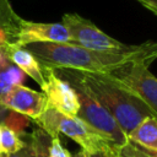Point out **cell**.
I'll return each instance as SVG.
<instances>
[{
	"mask_svg": "<svg viewBox=\"0 0 157 157\" xmlns=\"http://www.w3.org/2000/svg\"><path fill=\"white\" fill-rule=\"evenodd\" d=\"M40 64L96 74H113L135 64L151 65L157 60V40L126 44L113 52H96L72 43H34L25 47Z\"/></svg>",
	"mask_w": 157,
	"mask_h": 157,
	"instance_id": "cell-1",
	"label": "cell"
},
{
	"mask_svg": "<svg viewBox=\"0 0 157 157\" xmlns=\"http://www.w3.org/2000/svg\"><path fill=\"white\" fill-rule=\"evenodd\" d=\"M55 72L69 82L82 86L94 97L117 120L123 131H132L146 117H153L150 109L135 96L118 83L108 74H96L70 69H54Z\"/></svg>",
	"mask_w": 157,
	"mask_h": 157,
	"instance_id": "cell-2",
	"label": "cell"
},
{
	"mask_svg": "<svg viewBox=\"0 0 157 157\" xmlns=\"http://www.w3.org/2000/svg\"><path fill=\"white\" fill-rule=\"evenodd\" d=\"M34 123L49 137L53 139L63 134L74 140L87 153H96L104 148L115 146L112 141L101 135L77 115H65L50 107H47L40 117L34 120Z\"/></svg>",
	"mask_w": 157,
	"mask_h": 157,
	"instance_id": "cell-3",
	"label": "cell"
},
{
	"mask_svg": "<svg viewBox=\"0 0 157 157\" xmlns=\"http://www.w3.org/2000/svg\"><path fill=\"white\" fill-rule=\"evenodd\" d=\"M69 82V81H67ZM77 92L80 109L77 117L87 123L91 128L98 131L101 135L112 141L117 147H121L128 144L126 134L123 131L117 120L110 115V113L94 98L92 97L82 86L75 82H69Z\"/></svg>",
	"mask_w": 157,
	"mask_h": 157,
	"instance_id": "cell-4",
	"label": "cell"
},
{
	"mask_svg": "<svg viewBox=\"0 0 157 157\" xmlns=\"http://www.w3.org/2000/svg\"><path fill=\"white\" fill-rule=\"evenodd\" d=\"M61 23L69 31L71 43L82 48L96 52H113L126 47V44L110 37L99 29L93 22L80 16L78 13L63 15Z\"/></svg>",
	"mask_w": 157,
	"mask_h": 157,
	"instance_id": "cell-5",
	"label": "cell"
},
{
	"mask_svg": "<svg viewBox=\"0 0 157 157\" xmlns=\"http://www.w3.org/2000/svg\"><path fill=\"white\" fill-rule=\"evenodd\" d=\"M109 75L142 102L157 119V77L150 71V65L135 64Z\"/></svg>",
	"mask_w": 157,
	"mask_h": 157,
	"instance_id": "cell-6",
	"label": "cell"
},
{
	"mask_svg": "<svg viewBox=\"0 0 157 157\" xmlns=\"http://www.w3.org/2000/svg\"><path fill=\"white\" fill-rule=\"evenodd\" d=\"M43 83L39 86L47 101V107L61 114L76 117L80 109L76 90L50 66L42 64Z\"/></svg>",
	"mask_w": 157,
	"mask_h": 157,
	"instance_id": "cell-7",
	"label": "cell"
},
{
	"mask_svg": "<svg viewBox=\"0 0 157 157\" xmlns=\"http://www.w3.org/2000/svg\"><path fill=\"white\" fill-rule=\"evenodd\" d=\"M13 43L20 47L34 43H71V37L63 23L34 22L21 18Z\"/></svg>",
	"mask_w": 157,
	"mask_h": 157,
	"instance_id": "cell-8",
	"label": "cell"
},
{
	"mask_svg": "<svg viewBox=\"0 0 157 157\" xmlns=\"http://www.w3.org/2000/svg\"><path fill=\"white\" fill-rule=\"evenodd\" d=\"M0 104L7 110L20 113L33 121L38 119L47 108V101L43 93L25 85L12 88L0 101Z\"/></svg>",
	"mask_w": 157,
	"mask_h": 157,
	"instance_id": "cell-9",
	"label": "cell"
},
{
	"mask_svg": "<svg viewBox=\"0 0 157 157\" xmlns=\"http://www.w3.org/2000/svg\"><path fill=\"white\" fill-rule=\"evenodd\" d=\"M5 53L9 60L15 64L25 75H28L32 80H34L39 86L43 83V71L39 60L25 47L16 45L15 43H10L5 47Z\"/></svg>",
	"mask_w": 157,
	"mask_h": 157,
	"instance_id": "cell-10",
	"label": "cell"
},
{
	"mask_svg": "<svg viewBox=\"0 0 157 157\" xmlns=\"http://www.w3.org/2000/svg\"><path fill=\"white\" fill-rule=\"evenodd\" d=\"M21 17L17 16L9 0H0V49L15 42ZM1 112V105H0Z\"/></svg>",
	"mask_w": 157,
	"mask_h": 157,
	"instance_id": "cell-11",
	"label": "cell"
},
{
	"mask_svg": "<svg viewBox=\"0 0 157 157\" xmlns=\"http://www.w3.org/2000/svg\"><path fill=\"white\" fill-rule=\"evenodd\" d=\"M128 141L141 148L157 150V119L155 117H146L128 134Z\"/></svg>",
	"mask_w": 157,
	"mask_h": 157,
	"instance_id": "cell-12",
	"label": "cell"
},
{
	"mask_svg": "<svg viewBox=\"0 0 157 157\" xmlns=\"http://www.w3.org/2000/svg\"><path fill=\"white\" fill-rule=\"evenodd\" d=\"M27 145V141H25L21 137V134L13 131L12 129L5 126L1 124V151L2 155H11L15 152H18Z\"/></svg>",
	"mask_w": 157,
	"mask_h": 157,
	"instance_id": "cell-13",
	"label": "cell"
},
{
	"mask_svg": "<svg viewBox=\"0 0 157 157\" xmlns=\"http://www.w3.org/2000/svg\"><path fill=\"white\" fill-rule=\"evenodd\" d=\"M29 140L33 146L36 157H48V148L52 137H49L43 130L37 129L29 135Z\"/></svg>",
	"mask_w": 157,
	"mask_h": 157,
	"instance_id": "cell-14",
	"label": "cell"
},
{
	"mask_svg": "<svg viewBox=\"0 0 157 157\" xmlns=\"http://www.w3.org/2000/svg\"><path fill=\"white\" fill-rule=\"evenodd\" d=\"M10 113L6 114L5 119L2 120V125L12 129L13 131L18 132V134H23V129L27 126L28 124V119L27 117L20 114V113H16V112H12V110H9Z\"/></svg>",
	"mask_w": 157,
	"mask_h": 157,
	"instance_id": "cell-15",
	"label": "cell"
},
{
	"mask_svg": "<svg viewBox=\"0 0 157 157\" xmlns=\"http://www.w3.org/2000/svg\"><path fill=\"white\" fill-rule=\"evenodd\" d=\"M48 157H72L69 150L61 144V140L59 136L53 137L49 144L48 148Z\"/></svg>",
	"mask_w": 157,
	"mask_h": 157,
	"instance_id": "cell-16",
	"label": "cell"
},
{
	"mask_svg": "<svg viewBox=\"0 0 157 157\" xmlns=\"http://www.w3.org/2000/svg\"><path fill=\"white\" fill-rule=\"evenodd\" d=\"M118 150H119V153L121 157H147L140 150L139 146H136L131 142H128L121 147H118Z\"/></svg>",
	"mask_w": 157,
	"mask_h": 157,
	"instance_id": "cell-17",
	"label": "cell"
},
{
	"mask_svg": "<svg viewBox=\"0 0 157 157\" xmlns=\"http://www.w3.org/2000/svg\"><path fill=\"white\" fill-rule=\"evenodd\" d=\"M0 157H36V153H34L33 146L31 144V140H28L27 145L22 150H20L18 152H15V153H11V155H0Z\"/></svg>",
	"mask_w": 157,
	"mask_h": 157,
	"instance_id": "cell-18",
	"label": "cell"
},
{
	"mask_svg": "<svg viewBox=\"0 0 157 157\" xmlns=\"http://www.w3.org/2000/svg\"><path fill=\"white\" fill-rule=\"evenodd\" d=\"M117 156H118V147L117 146L104 148V150L98 151L96 153H88V157H117Z\"/></svg>",
	"mask_w": 157,
	"mask_h": 157,
	"instance_id": "cell-19",
	"label": "cell"
},
{
	"mask_svg": "<svg viewBox=\"0 0 157 157\" xmlns=\"http://www.w3.org/2000/svg\"><path fill=\"white\" fill-rule=\"evenodd\" d=\"M136 1L157 16V0H136Z\"/></svg>",
	"mask_w": 157,
	"mask_h": 157,
	"instance_id": "cell-20",
	"label": "cell"
},
{
	"mask_svg": "<svg viewBox=\"0 0 157 157\" xmlns=\"http://www.w3.org/2000/svg\"><path fill=\"white\" fill-rule=\"evenodd\" d=\"M140 150L147 156V157H157V150H147V148H141Z\"/></svg>",
	"mask_w": 157,
	"mask_h": 157,
	"instance_id": "cell-21",
	"label": "cell"
},
{
	"mask_svg": "<svg viewBox=\"0 0 157 157\" xmlns=\"http://www.w3.org/2000/svg\"><path fill=\"white\" fill-rule=\"evenodd\" d=\"M75 157H88V153H87L85 150H82V148H81V150L75 155Z\"/></svg>",
	"mask_w": 157,
	"mask_h": 157,
	"instance_id": "cell-22",
	"label": "cell"
},
{
	"mask_svg": "<svg viewBox=\"0 0 157 157\" xmlns=\"http://www.w3.org/2000/svg\"><path fill=\"white\" fill-rule=\"evenodd\" d=\"M0 155H2V151H1V124H0Z\"/></svg>",
	"mask_w": 157,
	"mask_h": 157,
	"instance_id": "cell-23",
	"label": "cell"
},
{
	"mask_svg": "<svg viewBox=\"0 0 157 157\" xmlns=\"http://www.w3.org/2000/svg\"><path fill=\"white\" fill-rule=\"evenodd\" d=\"M117 157H121V156H120V153H119V150H118V156H117Z\"/></svg>",
	"mask_w": 157,
	"mask_h": 157,
	"instance_id": "cell-24",
	"label": "cell"
}]
</instances>
